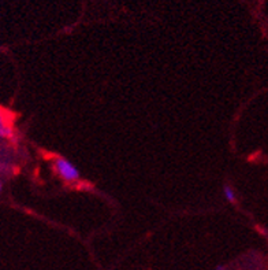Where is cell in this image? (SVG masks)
Wrapping results in <instances>:
<instances>
[{
  "label": "cell",
  "mask_w": 268,
  "mask_h": 270,
  "mask_svg": "<svg viewBox=\"0 0 268 270\" xmlns=\"http://www.w3.org/2000/svg\"><path fill=\"white\" fill-rule=\"evenodd\" d=\"M0 139L14 140L15 139V129L8 119V115L6 111L0 107Z\"/></svg>",
  "instance_id": "cell-2"
},
{
  "label": "cell",
  "mask_w": 268,
  "mask_h": 270,
  "mask_svg": "<svg viewBox=\"0 0 268 270\" xmlns=\"http://www.w3.org/2000/svg\"><path fill=\"white\" fill-rule=\"evenodd\" d=\"M1 191H3V182L0 181V194H1Z\"/></svg>",
  "instance_id": "cell-4"
},
{
  "label": "cell",
  "mask_w": 268,
  "mask_h": 270,
  "mask_svg": "<svg viewBox=\"0 0 268 270\" xmlns=\"http://www.w3.org/2000/svg\"><path fill=\"white\" fill-rule=\"evenodd\" d=\"M223 196H225V199H226L228 203H237V194H235L233 187L225 185V187H223Z\"/></svg>",
  "instance_id": "cell-3"
},
{
  "label": "cell",
  "mask_w": 268,
  "mask_h": 270,
  "mask_svg": "<svg viewBox=\"0 0 268 270\" xmlns=\"http://www.w3.org/2000/svg\"><path fill=\"white\" fill-rule=\"evenodd\" d=\"M54 170L67 184L78 182L80 177H81L76 165L73 162H70L69 159L63 158V157H56L55 160H54Z\"/></svg>",
  "instance_id": "cell-1"
}]
</instances>
